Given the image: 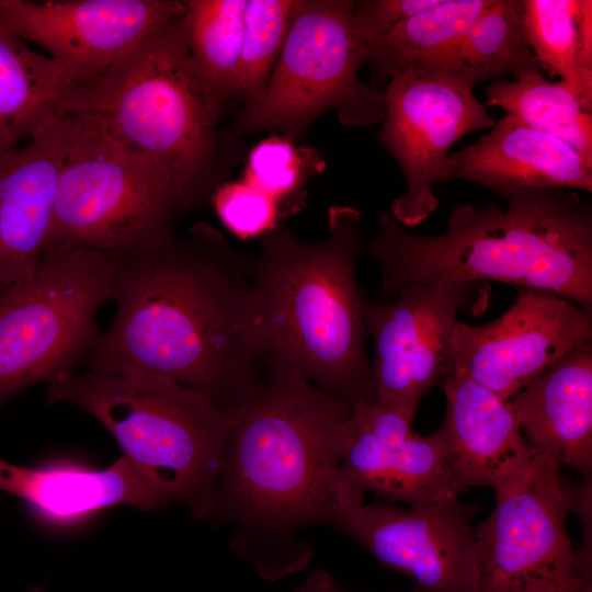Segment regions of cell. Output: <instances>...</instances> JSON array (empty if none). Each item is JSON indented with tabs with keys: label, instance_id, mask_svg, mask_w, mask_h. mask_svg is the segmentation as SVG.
<instances>
[{
	"label": "cell",
	"instance_id": "cell-28",
	"mask_svg": "<svg viewBox=\"0 0 592 592\" xmlns=\"http://www.w3.org/2000/svg\"><path fill=\"white\" fill-rule=\"evenodd\" d=\"M296 0H248L239 91L258 100L284 47Z\"/></svg>",
	"mask_w": 592,
	"mask_h": 592
},
{
	"label": "cell",
	"instance_id": "cell-31",
	"mask_svg": "<svg viewBox=\"0 0 592 592\" xmlns=\"http://www.w3.org/2000/svg\"><path fill=\"white\" fill-rule=\"evenodd\" d=\"M440 0L355 1L353 21L367 58L369 50L394 27L410 16L435 5Z\"/></svg>",
	"mask_w": 592,
	"mask_h": 592
},
{
	"label": "cell",
	"instance_id": "cell-12",
	"mask_svg": "<svg viewBox=\"0 0 592 592\" xmlns=\"http://www.w3.org/2000/svg\"><path fill=\"white\" fill-rule=\"evenodd\" d=\"M478 511L459 496L419 506L340 500L330 527L396 570L422 592H477L475 527Z\"/></svg>",
	"mask_w": 592,
	"mask_h": 592
},
{
	"label": "cell",
	"instance_id": "cell-16",
	"mask_svg": "<svg viewBox=\"0 0 592 592\" xmlns=\"http://www.w3.org/2000/svg\"><path fill=\"white\" fill-rule=\"evenodd\" d=\"M72 115L0 155V292L36 267L50 227Z\"/></svg>",
	"mask_w": 592,
	"mask_h": 592
},
{
	"label": "cell",
	"instance_id": "cell-6",
	"mask_svg": "<svg viewBox=\"0 0 592 592\" xmlns=\"http://www.w3.org/2000/svg\"><path fill=\"white\" fill-rule=\"evenodd\" d=\"M46 399L102 424L162 508L182 504L194 519H209L232 409L145 373H72L47 385Z\"/></svg>",
	"mask_w": 592,
	"mask_h": 592
},
{
	"label": "cell",
	"instance_id": "cell-11",
	"mask_svg": "<svg viewBox=\"0 0 592 592\" xmlns=\"http://www.w3.org/2000/svg\"><path fill=\"white\" fill-rule=\"evenodd\" d=\"M481 282L409 284L390 303L364 298L376 399L412 422L424 395L442 385L452 332L463 312L482 311L489 292Z\"/></svg>",
	"mask_w": 592,
	"mask_h": 592
},
{
	"label": "cell",
	"instance_id": "cell-29",
	"mask_svg": "<svg viewBox=\"0 0 592 592\" xmlns=\"http://www.w3.org/2000/svg\"><path fill=\"white\" fill-rule=\"evenodd\" d=\"M209 201L221 223L239 238L261 237L276 226L278 202L244 180L223 182Z\"/></svg>",
	"mask_w": 592,
	"mask_h": 592
},
{
	"label": "cell",
	"instance_id": "cell-25",
	"mask_svg": "<svg viewBox=\"0 0 592 592\" xmlns=\"http://www.w3.org/2000/svg\"><path fill=\"white\" fill-rule=\"evenodd\" d=\"M491 0H440L405 20L384 36L368 55L376 78L421 76L460 39Z\"/></svg>",
	"mask_w": 592,
	"mask_h": 592
},
{
	"label": "cell",
	"instance_id": "cell-9",
	"mask_svg": "<svg viewBox=\"0 0 592 592\" xmlns=\"http://www.w3.org/2000/svg\"><path fill=\"white\" fill-rule=\"evenodd\" d=\"M105 253L44 250L34 271L0 292V408L72 373L96 344V316L114 300Z\"/></svg>",
	"mask_w": 592,
	"mask_h": 592
},
{
	"label": "cell",
	"instance_id": "cell-5",
	"mask_svg": "<svg viewBox=\"0 0 592 592\" xmlns=\"http://www.w3.org/2000/svg\"><path fill=\"white\" fill-rule=\"evenodd\" d=\"M183 14L102 75L76 83L64 110L90 117L111 137L159 163L185 213L223 183L217 125L226 105L194 62Z\"/></svg>",
	"mask_w": 592,
	"mask_h": 592
},
{
	"label": "cell",
	"instance_id": "cell-19",
	"mask_svg": "<svg viewBox=\"0 0 592 592\" xmlns=\"http://www.w3.org/2000/svg\"><path fill=\"white\" fill-rule=\"evenodd\" d=\"M527 444L591 478L592 341L557 362L508 400Z\"/></svg>",
	"mask_w": 592,
	"mask_h": 592
},
{
	"label": "cell",
	"instance_id": "cell-4",
	"mask_svg": "<svg viewBox=\"0 0 592 592\" xmlns=\"http://www.w3.org/2000/svg\"><path fill=\"white\" fill-rule=\"evenodd\" d=\"M327 227L318 241L278 225L261 236L249 264L253 325L264 367L298 372L352 407L376 399L355 280L361 213L333 205Z\"/></svg>",
	"mask_w": 592,
	"mask_h": 592
},
{
	"label": "cell",
	"instance_id": "cell-1",
	"mask_svg": "<svg viewBox=\"0 0 592 592\" xmlns=\"http://www.w3.org/2000/svg\"><path fill=\"white\" fill-rule=\"evenodd\" d=\"M116 312L82 361L94 374L145 373L241 403L265 369L252 311L250 260L196 224L137 251L106 254Z\"/></svg>",
	"mask_w": 592,
	"mask_h": 592
},
{
	"label": "cell",
	"instance_id": "cell-20",
	"mask_svg": "<svg viewBox=\"0 0 592 592\" xmlns=\"http://www.w3.org/2000/svg\"><path fill=\"white\" fill-rule=\"evenodd\" d=\"M340 494L363 501L365 492L387 503L419 506L434 503L464 490L451 470L439 433H415L398 445H384L352 420L338 468Z\"/></svg>",
	"mask_w": 592,
	"mask_h": 592
},
{
	"label": "cell",
	"instance_id": "cell-14",
	"mask_svg": "<svg viewBox=\"0 0 592 592\" xmlns=\"http://www.w3.org/2000/svg\"><path fill=\"white\" fill-rule=\"evenodd\" d=\"M384 99L377 137L407 185L389 212L405 227L417 226L439 206L433 189L449 148L469 133L490 129L496 121L474 90L432 77L391 78Z\"/></svg>",
	"mask_w": 592,
	"mask_h": 592
},
{
	"label": "cell",
	"instance_id": "cell-32",
	"mask_svg": "<svg viewBox=\"0 0 592 592\" xmlns=\"http://www.w3.org/2000/svg\"><path fill=\"white\" fill-rule=\"evenodd\" d=\"M352 420L384 445H398L415 434L410 422L376 399L352 406Z\"/></svg>",
	"mask_w": 592,
	"mask_h": 592
},
{
	"label": "cell",
	"instance_id": "cell-30",
	"mask_svg": "<svg viewBox=\"0 0 592 592\" xmlns=\"http://www.w3.org/2000/svg\"><path fill=\"white\" fill-rule=\"evenodd\" d=\"M303 160L292 140L272 137L253 147L244 181L277 202L295 192L303 180Z\"/></svg>",
	"mask_w": 592,
	"mask_h": 592
},
{
	"label": "cell",
	"instance_id": "cell-8",
	"mask_svg": "<svg viewBox=\"0 0 592 592\" xmlns=\"http://www.w3.org/2000/svg\"><path fill=\"white\" fill-rule=\"evenodd\" d=\"M353 0H296L288 34L262 95L238 113L217 139L218 156L249 134L276 130L304 137L321 114L337 110L346 126L383 121L384 90L358 77L368 64L353 21Z\"/></svg>",
	"mask_w": 592,
	"mask_h": 592
},
{
	"label": "cell",
	"instance_id": "cell-24",
	"mask_svg": "<svg viewBox=\"0 0 592 592\" xmlns=\"http://www.w3.org/2000/svg\"><path fill=\"white\" fill-rule=\"evenodd\" d=\"M521 1L525 37L538 65L592 110V1Z\"/></svg>",
	"mask_w": 592,
	"mask_h": 592
},
{
	"label": "cell",
	"instance_id": "cell-2",
	"mask_svg": "<svg viewBox=\"0 0 592 592\" xmlns=\"http://www.w3.org/2000/svg\"><path fill=\"white\" fill-rule=\"evenodd\" d=\"M351 405L298 372L265 367L232 409L209 520L231 526L229 548L259 577L303 571L315 554L301 536L330 526Z\"/></svg>",
	"mask_w": 592,
	"mask_h": 592
},
{
	"label": "cell",
	"instance_id": "cell-17",
	"mask_svg": "<svg viewBox=\"0 0 592 592\" xmlns=\"http://www.w3.org/2000/svg\"><path fill=\"white\" fill-rule=\"evenodd\" d=\"M443 423L436 430L460 488L497 491L520 476L536 455L508 400L460 373H447Z\"/></svg>",
	"mask_w": 592,
	"mask_h": 592
},
{
	"label": "cell",
	"instance_id": "cell-21",
	"mask_svg": "<svg viewBox=\"0 0 592 592\" xmlns=\"http://www.w3.org/2000/svg\"><path fill=\"white\" fill-rule=\"evenodd\" d=\"M0 490L56 524L81 522L114 506L162 509L124 456L104 469L66 462L25 467L0 458Z\"/></svg>",
	"mask_w": 592,
	"mask_h": 592
},
{
	"label": "cell",
	"instance_id": "cell-22",
	"mask_svg": "<svg viewBox=\"0 0 592 592\" xmlns=\"http://www.w3.org/2000/svg\"><path fill=\"white\" fill-rule=\"evenodd\" d=\"M75 84L57 61L0 30V155L54 123Z\"/></svg>",
	"mask_w": 592,
	"mask_h": 592
},
{
	"label": "cell",
	"instance_id": "cell-23",
	"mask_svg": "<svg viewBox=\"0 0 592 592\" xmlns=\"http://www.w3.org/2000/svg\"><path fill=\"white\" fill-rule=\"evenodd\" d=\"M540 71L526 41L521 0H491L456 45L428 72L474 90L479 82L505 75Z\"/></svg>",
	"mask_w": 592,
	"mask_h": 592
},
{
	"label": "cell",
	"instance_id": "cell-26",
	"mask_svg": "<svg viewBox=\"0 0 592 592\" xmlns=\"http://www.w3.org/2000/svg\"><path fill=\"white\" fill-rule=\"evenodd\" d=\"M485 106H500L524 125L562 140L592 163V110L563 82L540 71L497 79L485 89Z\"/></svg>",
	"mask_w": 592,
	"mask_h": 592
},
{
	"label": "cell",
	"instance_id": "cell-27",
	"mask_svg": "<svg viewBox=\"0 0 592 592\" xmlns=\"http://www.w3.org/2000/svg\"><path fill=\"white\" fill-rule=\"evenodd\" d=\"M248 0H185L183 21L194 62L225 105L239 91Z\"/></svg>",
	"mask_w": 592,
	"mask_h": 592
},
{
	"label": "cell",
	"instance_id": "cell-15",
	"mask_svg": "<svg viewBox=\"0 0 592 592\" xmlns=\"http://www.w3.org/2000/svg\"><path fill=\"white\" fill-rule=\"evenodd\" d=\"M184 11L179 0H0V30L43 47L79 83Z\"/></svg>",
	"mask_w": 592,
	"mask_h": 592
},
{
	"label": "cell",
	"instance_id": "cell-10",
	"mask_svg": "<svg viewBox=\"0 0 592 592\" xmlns=\"http://www.w3.org/2000/svg\"><path fill=\"white\" fill-rule=\"evenodd\" d=\"M475 527L477 592H592L567 532L560 468L537 453Z\"/></svg>",
	"mask_w": 592,
	"mask_h": 592
},
{
	"label": "cell",
	"instance_id": "cell-33",
	"mask_svg": "<svg viewBox=\"0 0 592 592\" xmlns=\"http://www.w3.org/2000/svg\"><path fill=\"white\" fill-rule=\"evenodd\" d=\"M294 592H351L341 587L337 580L326 570L311 571L306 580ZM413 592H422L414 590Z\"/></svg>",
	"mask_w": 592,
	"mask_h": 592
},
{
	"label": "cell",
	"instance_id": "cell-34",
	"mask_svg": "<svg viewBox=\"0 0 592 592\" xmlns=\"http://www.w3.org/2000/svg\"><path fill=\"white\" fill-rule=\"evenodd\" d=\"M29 592H45L42 587H33Z\"/></svg>",
	"mask_w": 592,
	"mask_h": 592
},
{
	"label": "cell",
	"instance_id": "cell-3",
	"mask_svg": "<svg viewBox=\"0 0 592 592\" xmlns=\"http://www.w3.org/2000/svg\"><path fill=\"white\" fill-rule=\"evenodd\" d=\"M505 202L454 207L446 231L411 232L379 213L366 253L384 298L409 284L504 282L563 297L592 315V205L566 189L496 185Z\"/></svg>",
	"mask_w": 592,
	"mask_h": 592
},
{
	"label": "cell",
	"instance_id": "cell-18",
	"mask_svg": "<svg viewBox=\"0 0 592 592\" xmlns=\"http://www.w3.org/2000/svg\"><path fill=\"white\" fill-rule=\"evenodd\" d=\"M465 180L490 189L512 185L592 192V163L560 139L512 115L469 146L449 152L439 183Z\"/></svg>",
	"mask_w": 592,
	"mask_h": 592
},
{
	"label": "cell",
	"instance_id": "cell-7",
	"mask_svg": "<svg viewBox=\"0 0 592 592\" xmlns=\"http://www.w3.org/2000/svg\"><path fill=\"white\" fill-rule=\"evenodd\" d=\"M72 115L44 250L77 248L117 254L151 247L183 214L177 189L153 159Z\"/></svg>",
	"mask_w": 592,
	"mask_h": 592
},
{
	"label": "cell",
	"instance_id": "cell-13",
	"mask_svg": "<svg viewBox=\"0 0 592 592\" xmlns=\"http://www.w3.org/2000/svg\"><path fill=\"white\" fill-rule=\"evenodd\" d=\"M591 341L592 315L555 294L519 288L516 300L496 320L455 326L444 375L464 374L509 400Z\"/></svg>",
	"mask_w": 592,
	"mask_h": 592
}]
</instances>
